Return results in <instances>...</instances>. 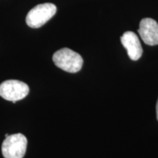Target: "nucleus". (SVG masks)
<instances>
[{
  "label": "nucleus",
  "instance_id": "obj_1",
  "mask_svg": "<svg viewBox=\"0 0 158 158\" xmlns=\"http://www.w3.org/2000/svg\"><path fill=\"white\" fill-rule=\"evenodd\" d=\"M53 62L57 68L66 72L75 73L82 68V57L70 48H64L57 51L53 56Z\"/></svg>",
  "mask_w": 158,
  "mask_h": 158
},
{
  "label": "nucleus",
  "instance_id": "obj_2",
  "mask_svg": "<svg viewBox=\"0 0 158 158\" xmlns=\"http://www.w3.org/2000/svg\"><path fill=\"white\" fill-rule=\"evenodd\" d=\"M56 13V7L54 4H40L29 12L26 18V22L31 28H39L48 21Z\"/></svg>",
  "mask_w": 158,
  "mask_h": 158
},
{
  "label": "nucleus",
  "instance_id": "obj_3",
  "mask_svg": "<svg viewBox=\"0 0 158 158\" xmlns=\"http://www.w3.org/2000/svg\"><path fill=\"white\" fill-rule=\"evenodd\" d=\"M27 147V139L23 134L17 133L6 137L2 146L5 158H23Z\"/></svg>",
  "mask_w": 158,
  "mask_h": 158
},
{
  "label": "nucleus",
  "instance_id": "obj_4",
  "mask_svg": "<svg viewBox=\"0 0 158 158\" xmlns=\"http://www.w3.org/2000/svg\"><path fill=\"white\" fill-rule=\"evenodd\" d=\"M29 87L24 82L18 80H7L0 84V96L8 101H19L26 98Z\"/></svg>",
  "mask_w": 158,
  "mask_h": 158
},
{
  "label": "nucleus",
  "instance_id": "obj_5",
  "mask_svg": "<svg viewBox=\"0 0 158 158\" xmlns=\"http://www.w3.org/2000/svg\"><path fill=\"white\" fill-rule=\"evenodd\" d=\"M138 33L146 44L158 45V23L150 18H145L140 22Z\"/></svg>",
  "mask_w": 158,
  "mask_h": 158
},
{
  "label": "nucleus",
  "instance_id": "obj_6",
  "mask_svg": "<svg viewBox=\"0 0 158 158\" xmlns=\"http://www.w3.org/2000/svg\"><path fill=\"white\" fill-rule=\"evenodd\" d=\"M121 43L127 51L128 56L133 61H137L143 54V49L139 39L133 31H126L121 37Z\"/></svg>",
  "mask_w": 158,
  "mask_h": 158
},
{
  "label": "nucleus",
  "instance_id": "obj_7",
  "mask_svg": "<svg viewBox=\"0 0 158 158\" xmlns=\"http://www.w3.org/2000/svg\"><path fill=\"white\" fill-rule=\"evenodd\" d=\"M156 111H157V119L158 121V100L157 102V106H156Z\"/></svg>",
  "mask_w": 158,
  "mask_h": 158
},
{
  "label": "nucleus",
  "instance_id": "obj_8",
  "mask_svg": "<svg viewBox=\"0 0 158 158\" xmlns=\"http://www.w3.org/2000/svg\"><path fill=\"white\" fill-rule=\"evenodd\" d=\"M9 135H8V134H6V135H5V137H7V136H8Z\"/></svg>",
  "mask_w": 158,
  "mask_h": 158
}]
</instances>
